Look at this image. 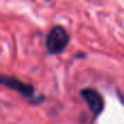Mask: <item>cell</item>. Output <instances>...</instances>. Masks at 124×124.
<instances>
[{"label":"cell","mask_w":124,"mask_h":124,"mask_svg":"<svg viewBox=\"0 0 124 124\" xmlns=\"http://www.w3.org/2000/svg\"><path fill=\"white\" fill-rule=\"evenodd\" d=\"M43 101H45V97H43L40 95V96L34 97V99L31 101V103H39V102H43Z\"/></svg>","instance_id":"cell-4"},{"label":"cell","mask_w":124,"mask_h":124,"mask_svg":"<svg viewBox=\"0 0 124 124\" xmlns=\"http://www.w3.org/2000/svg\"><path fill=\"white\" fill-rule=\"evenodd\" d=\"M86 57V54H76L74 56V58H78V59H81V58H85Z\"/></svg>","instance_id":"cell-5"},{"label":"cell","mask_w":124,"mask_h":124,"mask_svg":"<svg viewBox=\"0 0 124 124\" xmlns=\"http://www.w3.org/2000/svg\"><path fill=\"white\" fill-rule=\"evenodd\" d=\"M81 97L84 99V101L86 102V105L88 106L89 110L92 111V113L94 116H98L101 112L105 109V101L103 98L96 89L93 88H83L79 92Z\"/></svg>","instance_id":"cell-2"},{"label":"cell","mask_w":124,"mask_h":124,"mask_svg":"<svg viewBox=\"0 0 124 124\" xmlns=\"http://www.w3.org/2000/svg\"><path fill=\"white\" fill-rule=\"evenodd\" d=\"M0 83L6 87L17 92L20 95H22L25 98H34L35 97L34 86L31 85V84L24 83L16 77L9 76V75H1L0 76Z\"/></svg>","instance_id":"cell-3"},{"label":"cell","mask_w":124,"mask_h":124,"mask_svg":"<svg viewBox=\"0 0 124 124\" xmlns=\"http://www.w3.org/2000/svg\"><path fill=\"white\" fill-rule=\"evenodd\" d=\"M70 36L61 25H54L49 31L46 38V48L50 54H59L68 47Z\"/></svg>","instance_id":"cell-1"}]
</instances>
